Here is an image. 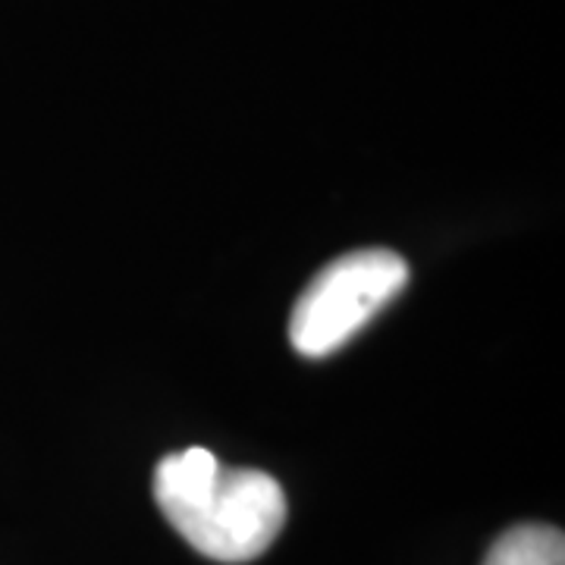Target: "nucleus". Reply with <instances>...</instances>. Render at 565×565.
I'll use <instances>...</instances> for the list:
<instances>
[{
  "mask_svg": "<svg viewBox=\"0 0 565 565\" xmlns=\"http://www.w3.org/2000/svg\"><path fill=\"white\" fill-rule=\"evenodd\" d=\"M154 500L177 534L202 556L226 565L258 559L286 522L277 478L258 468H223L202 446L161 459Z\"/></svg>",
  "mask_w": 565,
  "mask_h": 565,
  "instance_id": "1",
  "label": "nucleus"
},
{
  "mask_svg": "<svg viewBox=\"0 0 565 565\" xmlns=\"http://www.w3.org/2000/svg\"><path fill=\"white\" fill-rule=\"evenodd\" d=\"M408 282V264L396 252L364 248L330 262L308 282L289 318L296 352L323 359L343 349L364 323L377 318Z\"/></svg>",
  "mask_w": 565,
  "mask_h": 565,
  "instance_id": "2",
  "label": "nucleus"
},
{
  "mask_svg": "<svg viewBox=\"0 0 565 565\" xmlns=\"http://www.w3.org/2000/svg\"><path fill=\"white\" fill-rule=\"evenodd\" d=\"M484 565H565V537L553 525H515L487 550Z\"/></svg>",
  "mask_w": 565,
  "mask_h": 565,
  "instance_id": "3",
  "label": "nucleus"
}]
</instances>
